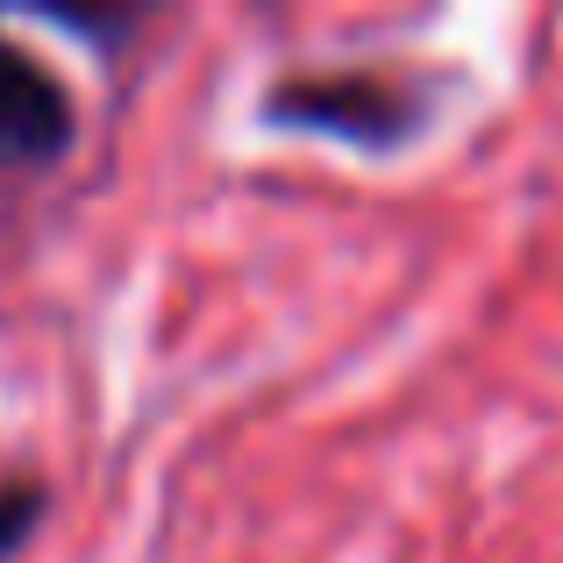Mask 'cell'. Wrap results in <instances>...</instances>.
<instances>
[{
    "mask_svg": "<svg viewBox=\"0 0 563 563\" xmlns=\"http://www.w3.org/2000/svg\"><path fill=\"white\" fill-rule=\"evenodd\" d=\"M257 122L329 136L364 157H393L435 122V86L413 71H292L257 93Z\"/></svg>",
    "mask_w": 563,
    "mask_h": 563,
    "instance_id": "6da1fadb",
    "label": "cell"
},
{
    "mask_svg": "<svg viewBox=\"0 0 563 563\" xmlns=\"http://www.w3.org/2000/svg\"><path fill=\"white\" fill-rule=\"evenodd\" d=\"M79 136V114L57 71L0 36V165H57Z\"/></svg>",
    "mask_w": 563,
    "mask_h": 563,
    "instance_id": "7a4b0ae2",
    "label": "cell"
},
{
    "mask_svg": "<svg viewBox=\"0 0 563 563\" xmlns=\"http://www.w3.org/2000/svg\"><path fill=\"white\" fill-rule=\"evenodd\" d=\"M43 514H51V493H43V485H0V563L29 550Z\"/></svg>",
    "mask_w": 563,
    "mask_h": 563,
    "instance_id": "3957f363",
    "label": "cell"
}]
</instances>
